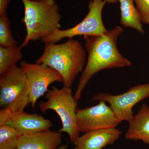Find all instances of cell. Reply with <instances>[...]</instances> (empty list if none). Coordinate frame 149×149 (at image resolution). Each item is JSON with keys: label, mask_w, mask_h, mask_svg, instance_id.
Returning <instances> with one entry per match:
<instances>
[{"label": "cell", "mask_w": 149, "mask_h": 149, "mask_svg": "<svg viewBox=\"0 0 149 149\" xmlns=\"http://www.w3.org/2000/svg\"><path fill=\"white\" fill-rule=\"evenodd\" d=\"M123 32L122 27L117 26L107 29L100 36H84L88 58L73 95L76 101L80 100L86 85L97 72L104 70L131 66V62L120 54L117 48L118 39Z\"/></svg>", "instance_id": "obj_1"}, {"label": "cell", "mask_w": 149, "mask_h": 149, "mask_svg": "<svg viewBox=\"0 0 149 149\" xmlns=\"http://www.w3.org/2000/svg\"><path fill=\"white\" fill-rule=\"evenodd\" d=\"M87 52L78 40L68 39L61 44L45 43L42 54L36 63L56 70L63 78V85L70 88L77 74L83 72Z\"/></svg>", "instance_id": "obj_2"}, {"label": "cell", "mask_w": 149, "mask_h": 149, "mask_svg": "<svg viewBox=\"0 0 149 149\" xmlns=\"http://www.w3.org/2000/svg\"><path fill=\"white\" fill-rule=\"evenodd\" d=\"M21 1L24 7V16L21 22L25 24L27 34L20 47H24L31 41L41 40L60 29L61 15L58 6L54 0Z\"/></svg>", "instance_id": "obj_3"}, {"label": "cell", "mask_w": 149, "mask_h": 149, "mask_svg": "<svg viewBox=\"0 0 149 149\" xmlns=\"http://www.w3.org/2000/svg\"><path fill=\"white\" fill-rule=\"evenodd\" d=\"M29 105V87L20 67L14 66L0 75V125Z\"/></svg>", "instance_id": "obj_4"}, {"label": "cell", "mask_w": 149, "mask_h": 149, "mask_svg": "<svg viewBox=\"0 0 149 149\" xmlns=\"http://www.w3.org/2000/svg\"><path fill=\"white\" fill-rule=\"evenodd\" d=\"M46 101L39 103V108L43 113L52 110L56 112L60 118L62 128L61 133L69 135L72 143L80 136L76 118L77 102L72 95L70 88L63 86L62 88L53 86L46 93Z\"/></svg>", "instance_id": "obj_5"}, {"label": "cell", "mask_w": 149, "mask_h": 149, "mask_svg": "<svg viewBox=\"0 0 149 149\" xmlns=\"http://www.w3.org/2000/svg\"><path fill=\"white\" fill-rule=\"evenodd\" d=\"M106 3L104 0H91L88 4V13L80 23L69 29H58L40 40L45 43H56L64 38L72 39L82 35H102L107 30L102 19L103 10Z\"/></svg>", "instance_id": "obj_6"}, {"label": "cell", "mask_w": 149, "mask_h": 149, "mask_svg": "<svg viewBox=\"0 0 149 149\" xmlns=\"http://www.w3.org/2000/svg\"><path fill=\"white\" fill-rule=\"evenodd\" d=\"M149 97V83L136 85L126 92L114 95L107 93H99L93 97L95 101H103L109 103L116 116L120 122H128L133 118V108L143 100Z\"/></svg>", "instance_id": "obj_7"}, {"label": "cell", "mask_w": 149, "mask_h": 149, "mask_svg": "<svg viewBox=\"0 0 149 149\" xmlns=\"http://www.w3.org/2000/svg\"><path fill=\"white\" fill-rule=\"evenodd\" d=\"M20 65L29 84V105L34 109L37 100L47 93L49 86L54 82L63 83V78L56 70L45 65L22 61Z\"/></svg>", "instance_id": "obj_8"}, {"label": "cell", "mask_w": 149, "mask_h": 149, "mask_svg": "<svg viewBox=\"0 0 149 149\" xmlns=\"http://www.w3.org/2000/svg\"><path fill=\"white\" fill-rule=\"evenodd\" d=\"M76 118L80 133L104 128H116L120 122L110 106L103 101L84 109L77 108Z\"/></svg>", "instance_id": "obj_9"}, {"label": "cell", "mask_w": 149, "mask_h": 149, "mask_svg": "<svg viewBox=\"0 0 149 149\" xmlns=\"http://www.w3.org/2000/svg\"><path fill=\"white\" fill-rule=\"evenodd\" d=\"M122 131L116 128L91 130L80 136L74 143V149H102L114 144Z\"/></svg>", "instance_id": "obj_10"}, {"label": "cell", "mask_w": 149, "mask_h": 149, "mask_svg": "<svg viewBox=\"0 0 149 149\" xmlns=\"http://www.w3.org/2000/svg\"><path fill=\"white\" fill-rule=\"evenodd\" d=\"M14 128L21 135L34 134L49 130L52 123L37 113L24 111L13 115L6 123Z\"/></svg>", "instance_id": "obj_11"}, {"label": "cell", "mask_w": 149, "mask_h": 149, "mask_svg": "<svg viewBox=\"0 0 149 149\" xmlns=\"http://www.w3.org/2000/svg\"><path fill=\"white\" fill-rule=\"evenodd\" d=\"M61 133L50 130L21 135L16 149H57L61 145Z\"/></svg>", "instance_id": "obj_12"}, {"label": "cell", "mask_w": 149, "mask_h": 149, "mask_svg": "<svg viewBox=\"0 0 149 149\" xmlns=\"http://www.w3.org/2000/svg\"><path fill=\"white\" fill-rule=\"evenodd\" d=\"M125 133V139L143 141L149 145V107L143 104L140 110L129 121Z\"/></svg>", "instance_id": "obj_13"}, {"label": "cell", "mask_w": 149, "mask_h": 149, "mask_svg": "<svg viewBox=\"0 0 149 149\" xmlns=\"http://www.w3.org/2000/svg\"><path fill=\"white\" fill-rule=\"evenodd\" d=\"M118 1L120 5L121 25L135 29L141 34H145L143 22L136 9L134 0H118Z\"/></svg>", "instance_id": "obj_14"}, {"label": "cell", "mask_w": 149, "mask_h": 149, "mask_svg": "<svg viewBox=\"0 0 149 149\" xmlns=\"http://www.w3.org/2000/svg\"><path fill=\"white\" fill-rule=\"evenodd\" d=\"M21 48L17 46L0 47V75L16 65L22 58Z\"/></svg>", "instance_id": "obj_15"}, {"label": "cell", "mask_w": 149, "mask_h": 149, "mask_svg": "<svg viewBox=\"0 0 149 149\" xmlns=\"http://www.w3.org/2000/svg\"><path fill=\"white\" fill-rule=\"evenodd\" d=\"M21 136L9 125H0V149H16Z\"/></svg>", "instance_id": "obj_16"}, {"label": "cell", "mask_w": 149, "mask_h": 149, "mask_svg": "<svg viewBox=\"0 0 149 149\" xmlns=\"http://www.w3.org/2000/svg\"><path fill=\"white\" fill-rule=\"evenodd\" d=\"M10 22L6 13L0 15V47L17 46L10 29Z\"/></svg>", "instance_id": "obj_17"}, {"label": "cell", "mask_w": 149, "mask_h": 149, "mask_svg": "<svg viewBox=\"0 0 149 149\" xmlns=\"http://www.w3.org/2000/svg\"><path fill=\"white\" fill-rule=\"evenodd\" d=\"M143 23L149 24V0H134Z\"/></svg>", "instance_id": "obj_18"}, {"label": "cell", "mask_w": 149, "mask_h": 149, "mask_svg": "<svg viewBox=\"0 0 149 149\" xmlns=\"http://www.w3.org/2000/svg\"><path fill=\"white\" fill-rule=\"evenodd\" d=\"M10 0H0V15L6 13Z\"/></svg>", "instance_id": "obj_19"}, {"label": "cell", "mask_w": 149, "mask_h": 149, "mask_svg": "<svg viewBox=\"0 0 149 149\" xmlns=\"http://www.w3.org/2000/svg\"><path fill=\"white\" fill-rule=\"evenodd\" d=\"M107 3L110 4L116 3L118 1V0H104Z\"/></svg>", "instance_id": "obj_20"}, {"label": "cell", "mask_w": 149, "mask_h": 149, "mask_svg": "<svg viewBox=\"0 0 149 149\" xmlns=\"http://www.w3.org/2000/svg\"><path fill=\"white\" fill-rule=\"evenodd\" d=\"M57 149H68V148L67 146L61 145Z\"/></svg>", "instance_id": "obj_21"}, {"label": "cell", "mask_w": 149, "mask_h": 149, "mask_svg": "<svg viewBox=\"0 0 149 149\" xmlns=\"http://www.w3.org/2000/svg\"><path fill=\"white\" fill-rule=\"evenodd\" d=\"M33 1H44V0H32Z\"/></svg>", "instance_id": "obj_22"}]
</instances>
